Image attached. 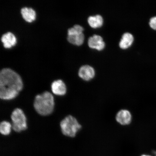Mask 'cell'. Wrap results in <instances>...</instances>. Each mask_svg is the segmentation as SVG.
<instances>
[{"mask_svg": "<svg viewBox=\"0 0 156 156\" xmlns=\"http://www.w3.org/2000/svg\"><path fill=\"white\" fill-rule=\"evenodd\" d=\"M23 83L18 74L9 68L0 73V98L2 100L14 99L22 90Z\"/></svg>", "mask_w": 156, "mask_h": 156, "instance_id": "6da1fadb", "label": "cell"}, {"mask_svg": "<svg viewBox=\"0 0 156 156\" xmlns=\"http://www.w3.org/2000/svg\"><path fill=\"white\" fill-rule=\"evenodd\" d=\"M55 103L54 98L51 93L46 91L35 97L34 107L38 114L48 116L53 112Z\"/></svg>", "mask_w": 156, "mask_h": 156, "instance_id": "7a4b0ae2", "label": "cell"}, {"mask_svg": "<svg viewBox=\"0 0 156 156\" xmlns=\"http://www.w3.org/2000/svg\"><path fill=\"white\" fill-rule=\"evenodd\" d=\"M61 131L64 135L74 137L81 129L82 126L75 117L69 115L60 122Z\"/></svg>", "mask_w": 156, "mask_h": 156, "instance_id": "3957f363", "label": "cell"}, {"mask_svg": "<svg viewBox=\"0 0 156 156\" xmlns=\"http://www.w3.org/2000/svg\"><path fill=\"white\" fill-rule=\"evenodd\" d=\"M11 118L12 121V128L14 131L20 132L27 129V119L21 109H15L12 113Z\"/></svg>", "mask_w": 156, "mask_h": 156, "instance_id": "277c9868", "label": "cell"}, {"mask_svg": "<svg viewBox=\"0 0 156 156\" xmlns=\"http://www.w3.org/2000/svg\"><path fill=\"white\" fill-rule=\"evenodd\" d=\"M83 28L80 25H76L73 28L68 29L67 40L70 43L77 45L83 43L84 36L83 33Z\"/></svg>", "mask_w": 156, "mask_h": 156, "instance_id": "5b68a950", "label": "cell"}, {"mask_svg": "<svg viewBox=\"0 0 156 156\" xmlns=\"http://www.w3.org/2000/svg\"><path fill=\"white\" fill-rule=\"evenodd\" d=\"M116 122L121 125H129L132 122V116L129 111L126 109H122L117 112L116 115Z\"/></svg>", "mask_w": 156, "mask_h": 156, "instance_id": "8992f818", "label": "cell"}, {"mask_svg": "<svg viewBox=\"0 0 156 156\" xmlns=\"http://www.w3.org/2000/svg\"><path fill=\"white\" fill-rule=\"evenodd\" d=\"M79 75L84 80L89 81L94 78L95 76V70L90 66H83L79 69Z\"/></svg>", "mask_w": 156, "mask_h": 156, "instance_id": "52a82bcc", "label": "cell"}, {"mask_svg": "<svg viewBox=\"0 0 156 156\" xmlns=\"http://www.w3.org/2000/svg\"><path fill=\"white\" fill-rule=\"evenodd\" d=\"M88 44L90 48L99 51L103 50L105 47V43L102 38L99 35H94L90 37Z\"/></svg>", "mask_w": 156, "mask_h": 156, "instance_id": "ba28073f", "label": "cell"}, {"mask_svg": "<svg viewBox=\"0 0 156 156\" xmlns=\"http://www.w3.org/2000/svg\"><path fill=\"white\" fill-rule=\"evenodd\" d=\"M51 89L54 94L59 96L65 95L67 91L65 84L61 80L54 81L51 84Z\"/></svg>", "mask_w": 156, "mask_h": 156, "instance_id": "9c48e42d", "label": "cell"}, {"mask_svg": "<svg viewBox=\"0 0 156 156\" xmlns=\"http://www.w3.org/2000/svg\"><path fill=\"white\" fill-rule=\"evenodd\" d=\"M1 41L5 48H10L14 46L16 43V39L14 35L10 32L4 34L1 38Z\"/></svg>", "mask_w": 156, "mask_h": 156, "instance_id": "30bf717a", "label": "cell"}, {"mask_svg": "<svg viewBox=\"0 0 156 156\" xmlns=\"http://www.w3.org/2000/svg\"><path fill=\"white\" fill-rule=\"evenodd\" d=\"M133 40V37L132 34L129 33H125L119 43L120 47L123 49L128 48L131 45Z\"/></svg>", "mask_w": 156, "mask_h": 156, "instance_id": "8fae6325", "label": "cell"}, {"mask_svg": "<svg viewBox=\"0 0 156 156\" xmlns=\"http://www.w3.org/2000/svg\"><path fill=\"white\" fill-rule=\"evenodd\" d=\"M21 13L23 18L28 22H32L36 18V12L30 8H23L21 9Z\"/></svg>", "mask_w": 156, "mask_h": 156, "instance_id": "7c38bea8", "label": "cell"}, {"mask_svg": "<svg viewBox=\"0 0 156 156\" xmlns=\"http://www.w3.org/2000/svg\"><path fill=\"white\" fill-rule=\"evenodd\" d=\"M88 22L92 28H96L102 26L103 21L102 16L97 15L90 16L88 19Z\"/></svg>", "mask_w": 156, "mask_h": 156, "instance_id": "4fadbf2b", "label": "cell"}, {"mask_svg": "<svg viewBox=\"0 0 156 156\" xmlns=\"http://www.w3.org/2000/svg\"><path fill=\"white\" fill-rule=\"evenodd\" d=\"M12 125L9 122L3 121L0 124V133L4 136L9 135L10 133Z\"/></svg>", "mask_w": 156, "mask_h": 156, "instance_id": "5bb4252c", "label": "cell"}, {"mask_svg": "<svg viewBox=\"0 0 156 156\" xmlns=\"http://www.w3.org/2000/svg\"><path fill=\"white\" fill-rule=\"evenodd\" d=\"M149 24L151 28L156 30V16L152 17L150 19Z\"/></svg>", "mask_w": 156, "mask_h": 156, "instance_id": "9a60e30c", "label": "cell"}, {"mask_svg": "<svg viewBox=\"0 0 156 156\" xmlns=\"http://www.w3.org/2000/svg\"><path fill=\"white\" fill-rule=\"evenodd\" d=\"M153 153L154 154L155 156H156V151H153Z\"/></svg>", "mask_w": 156, "mask_h": 156, "instance_id": "2e32d148", "label": "cell"}, {"mask_svg": "<svg viewBox=\"0 0 156 156\" xmlns=\"http://www.w3.org/2000/svg\"><path fill=\"white\" fill-rule=\"evenodd\" d=\"M141 156H151L147 155H142Z\"/></svg>", "mask_w": 156, "mask_h": 156, "instance_id": "e0dca14e", "label": "cell"}]
</instances>
